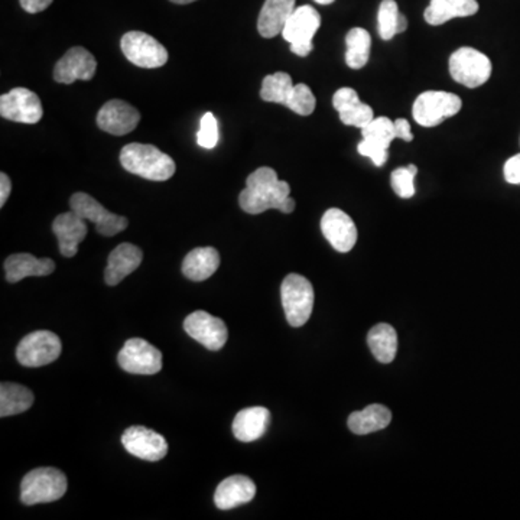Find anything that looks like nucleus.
<instances>
[{
	"label": "nucleus",
	"instance_id": "a878e982",
	"mask_svg": "<svg viewBox=\"0 0 520 520\" xmlns=\"http://www.w3.org/2000/svg\"><path fill=\"white\" fill-rule=\"evenodd\" d=\"M477 12V0H431L424 16L429 25L440 27L454 18H467L475 15Z\"/></svg>",
	"mask_w": 520,
	"mask_h": 520
},
{
	"label": "nucleus",
	"instance_id": "f03ea898",
	"mask_svg": "<svg viewBox=\"0 0 520 520\" xmlns=\"http://www.w3.org/2000/svg\"><path fill=\"white\" fill-rule=\"evenodd\" d=\"M120 164L127 173L145 180L167 181L175 174L173 158L161 152L157 146L130 143L120 152Z\"/></svg>",
	"mask_w": 520,
	"mask_h": 520
},
{
	"label": "nucleus",
	"instance_id": "c85d7f7f",
	"mask_svg": "<svg viewBox=\"0 0 520 520\" xmlns=\"http://www.w3.org/2000/svg\"><path fill=\"white\" fill-rule=\"evenodd\" d=\"M368 345L378 362L383 364L392 363L398 353V334L392 325H375L369 331Z\"/></svg>",
	"mask_w": 520,
	"mask_h": 520
},
{
	"label": "nucleus",
	"instance_id": "ea45409f",
	"mask_svg": "<svg viewBox=\"0 0 520 520\" xmlns=\"http://www.w3.org/2000/svg\"><path fill=\"white\" fill-rule=\"evenodd\" d=\"M12 191V183L6 174H0V207H4L8 201Z\"/></svg>",
	"mask_w": 520,
	"mask_h": 520
},
{
	"label": "nucleus",
	"instance_id": "f3484780",
	"mask_svg": "<svg viewBox=\"0 0 520 520\" xmlns=\"http://www.w3.org/2000/svg\"><path fill=\"white\" fill-rule=\"evenodd\" d=\"M321 232L337 252L347 253L356 246L357 227L340 208H329L321 218Z\"/></svg>",
	"mask_w": 520,
	"mask_h": 520
},
{
	"label": "nucleus",
	"instance_id": "aec40b11",
	"mask_svg": "<svg viewBox=\"0 0 520 520\" xmlns=\"http://www.w3.org/2000/svg\"><path fill=\"white\" fill-rule=\"evenodd\" d=\"M333 106L338 111L340 120L345 126L364 129L371 120L375 119L373 109L369 104L360 102L359 94L354 88L343 87L336 92Z\"/></svg>",
	"mask_w": 520,
	"mask_h": 520
},
{
	"label": "nucleus",
	"instance_id": "4c0bfd02",
	"mask_svg": "<svg viewBox=\"0 0 520 520\" xmlns=\"http://www.w3.org/2000/svg\"><path fill=\"white\" fill-rule=\"evenodd\" d=\"M394 132H396V138L402 139L405 142L413 141L412 130H410V122L406 119L394 120Z\"/></svg>",
	"mask_w": 520,
	"mask_h": 520
},
{
	"label": "nucleus",
	"instance_id": "2eb2a0df",
	"mask_svg": "<svg viewBox=\"0 0 520 520\" xmlns=\"http://www.w3.org/2000/svg\"><path fill=\"white\" fill-rule=\"evenodd\" d=\"M122 444L129 454L145 461H159L168 454V443L161 434L145 427H130L122 435Z\"/></svg>",
	"mask_w": 520,
	"mask_h": 520
},
{
	"label": "nucleus",
	"instance_id": "ddd939ff",
	"mask_svg": "<svg viewBox=\"0 0 520 520\" xmlns=\"http://www.w3.org/2000/svg\"><path fill=\"white\" fill-rule=\"evenodd\" d=\"M0 115L12 122L34 125L43 119V104L31 90L13 88L8 94L0 97Z\"/></svg>",
	"mask_w": 520,
	"mask_h": 520
},
{
	"label": "nucleus",
	"instance_id": "f8f14e48",
	"mask_svg": "<svg viewBox=\"0 0 520 520\" xmlns=\"http://www.w3.org/2000/svg\"><path fill=\"white\" fill-rule=\"evenodd\" d=\"M363 141L357 146L360 155L370 158L376 167H383L389 159L390 143L396 139L394 122L389 118H375L368 126L362 129Z\"/></svg>",
	"mask_w": 520,
	"mask_h": 520
},
{
	"label": "nucleus",
	"instance_id": "2f4dec72",
	"mask_svg": "<svg viewBox=\"0 0 520 520\" xmlns=\"http://www.w3.org/2000/svg\"><path fill=\"white\" fill-rule=\"evenodd\" d=\"M294 85L289 74H271V76H266L264 78L262 90H260V97L264 102H269V103H278L285 106Z\"/></svg>",
	"mask_w": 520,
	"mask_h": 520
},
{
	"label": "nucleus",
	"instance_id": "a19ab883",
	"mask_svg": "<svg viewBox=\"0 0 520 520\" xmlns=\"http://www.w3.org/2000/svg\"><path fill=\"white\" fill-rule=\"evenodd\" d=\"M406 28H408V20H406L405 15H399L398 20V34H402V32L406 31Z\"/></svg>",
	"mask_w": 520,
	"mask_h": 520
},
{
	"label": "nucleus",
	"instance_id": "4468645a",
	"mask_svg": "<svg viewBox=\"0 0 520 520\" xmlns=\"http://www.w3.org/2000/svg\"><path fill=\"white\" fill-rule=\"evenodd\" d=\"M184 329L188 336L199 341V345H203L210 352L222 350L229 337L224 321L206 311H195L188 315L185 318Z\"/></svg>",
	"mask_w": 520,
	"mask_h": 520
},
{
	"label": "nucleus",
	"instance_id": "b1692460",
	"mask_svg": "<svg viewBox=\"0 0 520 520\" xmlns=\"http://www.w3.org/2000/svg\"><path fill=\"white\" fill-rule=\"evenodd\" d=\"M271 412L262 406L246 408L236 415L233 434L241 443H253L266 434L271 425Z\"/></svg>",
	"mask_w": 520,
	"mask_h": 520
},
{
	"label": "nucleus",
	"instance_id": "1a4fd4ad",
	"mask_svg": "<svg viewBox=\"0 0 520 520\" xmlns=\"http://www.w3.org/2000/svg\"><path fill=\"white\" fill-rule=\"evenodd\" d=\"M69 206L71 210L85 218V222L94 223L97 233L106 238L116 236L123 230H126L129 224L126 217L106 210L96 199H93L92 195L85 192H76L69 199Z\"/></svg>",
	"mask_w": 520,
	"mask_h": 520
},
{
	"label": "nucleus",
	"instance_id": "cd10ccee",
	"mask_svg": "<svg viewBox=\"0 0 520 520\" xmlns=\"http://www.w3.org/2000/svg\"><path fill=\"white\" fill-rule=\"evenodd\" d=\"M392 421V412L386 406L370 405L366 410L353 412L348 417V428L356 435H368V434L378 433L389 427Z\"/></svg>",
	"mask_w": 520,
	"mask_h": 520
},
{
	"label": "nucleus",
	"instance_id": "412c9836",
	"mask_svg": "<svg viewBox=\"0 0 520 520\" xmlns=\"http://www.w3.org/2000/svg\"><path fill=\"white\" fill-rule=\"evenodd\" d=\"M256 494L255 483L246 475H232L218 484L215 493V503L218 509L230 510L246 505Z\"/></svg>",
	"mask_w": 520,
	"mask_h": 520
},
{
	"label": "nucleus",
	"instance_id": "6ab92c4d",
	"mask_svg": "<svg viewBox=\"0 0 520 520\" xmlns=\"http://www.w3.org/2000/svg\"><path fill=\"white\" fill-rule=\"evenodd\" d=\"M53 232L57 236L62 256L73 257L78 252V245L87 238L88 230L85 218L71 210L55 218Z\"/></svg>",
	"mask_w": 520,
	"mask_h": 520
},
{
	"label": "nucleus",
	"instance_id": "473e14b6",
	"mask_svg": "<svg viewBox=\"0 0 520 520\" xmlns=\"http://www.w3.org/2000/svg\"><path fill=\"white\" fill-rule=\"evenodd\" d=\"M285 106L295 111L297 115L310 116L315 110L317 100H315L314 93L311 92V88L308 85L299 83V85H295L294 88H292L291 94L288 97Z\"/></svg>",
	"mask_w": 520,
	"mask_h": 520
},
{
	"label": "nucleus",
	"instance_id": "39448f33",
	"mask_svg": "<svg viewBox=\"0 0 520 520\" xmlns=\"http://www.w3.org/2000/svg\"><path fill=\"white\" fill-rule=\"evenodd\" d=\"M463 102L454 93L425 92L415 100L413 119L424 127H435L459 113Z\"/></svg>",
	"mask_w": 520,
	"mask_h": 520
},
{
	"label": "nucleus",
	"instance_id": "f257e3e1",
	"mask_svg": "<svg viewBox=\"0 0 520 520\" xmlns=\"http://www.w3.org/2000/svg\"><path fill=\"white\" fill-rule=\"evenodd\" d=\"M241 210L248 215H262L275 208L285 215L295 210V199H291V187L287 181L278 178L275 169L262 167L250 174L246 188L239 195Z\"/></svg>",
	"mask_w": 520,
	"mask_h": 520
},
{
	"label": "nucleus",
	"instance_id": "9b49d317",
	"mask_svg": "<svg viewBox=\"0 0 520 520\" xmlns=\"http://www.w3.org/2000/svg\"><path fill=\"white\" fill-rule=\"evenodd\" d=\"M120 368L132 375H157L162 369V353L142 338H130L118 356Z\"/></svg>",
	"mask_w": 520,
	"mask_h": 520
},
{
	"label": "nucleus",
	"instance_id": "0eeeda50",
	"mask_svg": "<svg viewBox=\"0 0 520 520\" xmlns=\"http://www.w3.org/2000/svg\"><path fill=\"white\" fill-rule=\"evenodd\" d=\"M448 67L452 80L466 87H480L492 76V61L489 57L470 46H463L455 51L450 57Z\"/></svg>",
	"mask_w": 520,
	"mask_h": 520
},
{
	"label": "nucleus",
	"instance_id": "37998d69",
	"mask_svg": "<svg viewBox=\"0 0 520 520\" xmlns=\"http://www.w3.org/2000/svg\"><path fill=\"white\" fill-rule=\"evenodd\" d=\"M315 2L320 4H333L334 0H315Z\"/></svg>",
	"mask_w": 520,
	"mask_h": 520
},
{
	"label": "nucleus",
	"instance_id": "e433bc0d",
	"mask_svg": "<svg viewBox=\"0 0 520 520\" xmlns=\"http://www.w3.org/2000/svg\"><path fill=\"white\" fill-rule=\"evenodd\" d=\"M505 180L513 185H520V153L508 159L503 168Z\"/></svg>",
	"mask_w": 520,
	"mask_h": 520
},
{
	"label": "nucleus",
	"instance_id": "79ce46f5",
	"mask_svg": "<svg viewBox=\"0 0 520 520\" xmlns=\"http://www.w3.org/2000/svg\"><path fill=\"white\" fill-rule=\"evenodd\" d=\"M171 2L176 4H192V2H195V0H171Z\"/></svg>",
	"mask_w": 520,
	"mask_h": 520
},
{
	"label": "nucleus",
	"instance_id": "bb28decb",
	"mask_svg": "<svg viewBox=\"0 0 520 520\" xmlns=\"http://www.w3.org/2000/svg\"><path fill=\"white\" fill-rule=\"evenodd\" d=\"M220 266V255L215 248H197L185 256L183 273L194 282H203L215 275Z\"/></svg>",
	"mask_w": 520,
	"mask_h": 520
},
{
	"label": "nucleus",
	"instance_id": "4be33fe9",
	"mask_svg": "<svg viewBox=\"0 0 520 520\" xmlns=\"http://www.w3.org/2000/svg\"><path fill=\"white\" fill-rule=\"evenodd\" d=\"M143 253L138 246L122 243L109 255L108 268L104 271V280L109 287H116L126 276L134 273L141 266Z\"/></svg>",
	"mask_w": 520,
	"mask_h": 520
},
{
	"label": "nucleus",
	"instance_id": "a211bd4d",
	"mask_svg": "<svg viewBox=\"0 0 520 520\" xmlns=\"http://www.w3.org/2000/svg\"><path fill=\"white\" fill-rule=\"evenodd\" d=\"M141 115L132 104L123 100H110L100 109L97 125L100 129L116 136H123L136 129Z\"/></svg>",
	"mask_w": 520,
	"mask_h": 520
},
{
	"label": "nucleus",
	"instance_id": "423d86ee",
	"mask_svg": "<svg viewBox=\"0 0 520 520\" xmlns=\"http://www.w3.org/2000/svg\"><path fill=\"white\" fill-rule=\"evenodd\" d=\"M321 27V16L313 6H299L283 28L282 37L291 44V51L298 57H308L314 50L313 39Z\"/></svg>",
	"mask_w": 520,
	"mask_h": 520
},
{
	"label": "nucleus",
	"instance_id": "dca6fc26",
	"mask_svg": "<svg viewBox=\"0 0 520 520\" xmlns=\"http://www.w3.org/2000/svg\"><path fill=\"white\" fill-rule=\"evenodd\" d=\"M96 69L94 55L83 46H74L55 65L54 80L61 85H73L77 80H92Z\"/></svg>",
	"mask_w": 520,
	"mask_h": 520
},
{
	"label": "nucleus",
	"instance_id": "5701e85b",
	"mask_svg": "<svg viewBox=\"0 0 520 520\" xmlns=\"http://www.w3.org/2000/svg\"><path fill=\"white\" fill-rule=\"evenodd\" d=\"M54 271V260L38 259L29 253H16L4 260L6 280L11 283L20 282L28 276H48Z\"/></svg>",
	"mask_w": 520,
	"mask_h": 520
},
{
	"label": "nucleus",
	"instance_id": "393cba45",
	"mask_svg": "<svg viewBox=\"0 0 520 520\" xmlns=\"http://www.w3.org/2000/svg\"><path fill=\"white\" fill-rule=\"evenodd\" d=\"M297 0H266L257 20V31L264 38L282 34L288 20L295 12Z\"/></svg>",
	"mask_w": 520,
	"mask_h": 520
},
{
	"label": "nucleus",
	"instance_id": "7c9ffc66",
	"mask_svg": "<svg viewBox=\"0 0 520 520\" xmlns=\"http://www.w3.org/2000/svg\"><path fill=\"white\" fill-rule=\"evenodd\" d=\"M345 62L353 69H362L370 58L371 38L363 28H353L345 37Z\"/></svg>",
	"mask_w": 520,
	"mask_h": 520
},
{
	"label": "nucleus",
	"instance_id": "72a5a7b5",
	"mask_svg": "<svg viewBox=\"0 0 520 520\" xmlns=\"http://www.w3.org/2000/svg\"><path fill=\"white\" fill-rule=\"evenodd\" d=\"M401 12L394 0H383L379 6V35L383 41H390L398 35V20Z\"/></svg>",
	"mask_w": 520,
	"mask_h": 520
},
{
	"label": "nucleus",
	"instance_id": "9d476101",
	"mask_svg": "<svg viewBox=\"0 0 520 520\" xmlns=\"http://www.w3.org/2000/svg\"><path fill=\"white\" fill-rule=\"evenodd\" d=\"M123 54L141 69H159L168 61V51L145 32L132 31L120 41Z\"/></svg>",
	"mask_w": 520,
	"mask_h": 520
},
{
	"label": "nucleus",
	"instance_id": "58836bf2",
	"mask_svg": "<svg viewBox=\"0 0 520 520\" xmlns=\"http://www.w3.org/2000/svg\"><path fill=\"white\" fill-rule=\"evenodd\" d=\"M20 2L23 11L29 12V13L45 11L53 4V0H20Z\"/></svg>",
	"mask_w": 520,
	"mask_h": 520
},
{
	"label": "nucleus",
	"instance_id": "7ed1b4c3",
	"mask_svg": "<svg viewBox=\"0 0 520 520\" xmlns=\"http://www.w3.org/2000/svg\"><path fill=\"white\" fill-rule=\"evenodd\" d=\"M67 492V477L54 467H39L29 471L20 483V501L34 506L60 500Z\"/></svg>",
	"mask_w": 520,
	"mask_h": 520
},
{
	"label": "nucleus",
	"instance_id": "20e7f679",
	"mask_svg": "<svg viewBox=\"0 0 520 520\" xmlns=\"http://www.w3.org/2000/svg\"><path fill=\"white\" fill-rule=\"evenodd\" d=\"M280 298L288 322L295 329L308 322L314 308V288L310 280L291 273L280 285Z\"/></svg>",
	"mask_w": 520,
	"mask_h": 520
},
{
	"label": "nucleus",
	"instance_id": "f704fd0d",
	"mask_svg": "<svg viewBox=\"0 0 520 520\" xmlns=\"http://www.w3.org/2000/svg\"><path fill=\"white\" fill-rule=\"evenodd\" d=\"M418 168L415 165H408L405 168L394 169L390 175V184L394 188V194L401 199H412L415 195V176H417Z\"/></svg>",
	"mask_w": 520,
	"mask_h": 520
},
{
	"label": "nucleus",
	"instance_id": "c756f323",
	"mask_svg": "<svg viewBox=\"0 0 520 520\" xmlns=\"http://www.w3.org/2000/svg\"><path fill=\"white\" fill-rule=\"evenodd\" d=\"M34 403V394L18 383L0 385V417L6 418L25 412Z\"/></svg>",
	"mask_w": 520,
	"mask_h": 520
},
{
	"label": "nucleus",
	"instance_id": "c9c22d12",
	"mask_svg": "<svg viewBox=\"0 0 520 520\" xmlns=\"http://www.w3.org/2000/svg\"><path fill=\"white\" fill-rule=\"evenodd\" d=\"M199 145L203 146L204 150H215L218 142V126L217 119L213 113H206L201 119V127L197 134Z\"/></svg>",
	"mask_w": 520,
	"mask_h": 520
},
{
	"label": "nucleus",
	"instance_id": "6e6552de",
	"mask_svg": "<svg viewBox=\"0 0 520 520\" xmlns=\"http://www.w3.org/2000/svg\"><path fill=\"white\" fill-rule=\"evenodd\" d=\"M62 345L57 334L39 329L23 337L16 347V359L25 368H43L61 354Z\"/></svg>",
	"mask_w": 520,
	"mask_h": 520
}]
</instances>
